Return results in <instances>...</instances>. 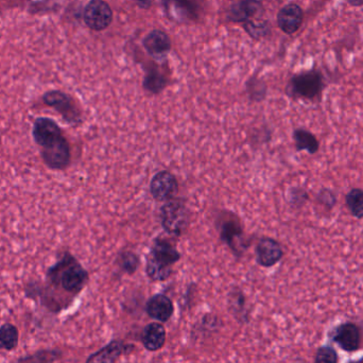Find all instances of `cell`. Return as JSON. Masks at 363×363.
I'll return each instance as SVG.
<instances>
[{
    "label": "cell",
    "instance_id": "cell-1",
    "mask_svg": "<svg viewBox=\"0 0 363 363\" xmlns=\"http://www.w3.org/2000/svg\"><path fill=\"white\" fill-rule=\"evenodd\" d=\"M35 144L41 148L44 164L51 170H65L72 162V149L60 125L48 117L35 119L32 127Z\"/></svg>",
    "mask_w": 363,
    "mask_h": 363
},
{
    "label": "cell",
    "instance_id": "cell-2",
    "mask_svg": "<svg viewBox=\"0 0 363 363\" xmlns=\"http://www.w3.org/2000/svg\"><path fill=\"white\" fill-rule=\"evenodd\" d=\"M46 280V284L51 289L68 304H72L61 292L68 294L70 299L74 300L86 287L90 274L74 255L64 252L58 262L47 270Z\"/></svg>",
    "mask_w": 363,
    "mask_h": 363
},
{
    "label": "cell",
    "instance_id": "cell-3",
    "mask_svg": "<svg viewBox=\"0 0 363 363\" xmlns=\"http://www.w3.org/2000/svg\"><path fill=\"white\" fill-rule=\"evenodd\" d=\"M180 258L182 254L176 250L174 243L162 237L154 239L147 256V276L152 282H165L172 276V267L180 262Z\"/></svg>",
    "mask_w": 363,
    "mask_h": 363
},
{
    "label": "cell",
    "instance_id": "cell-4",
    "mask_svg": "<svg viewBox=\"0 0 363 363\" xmlns=\"http://www.w3.org/2000/svg\"><path fill=\"white\" fill-rule=\"evenodd\" d=\"M160 223L166 233L172 236H182L189 225V209L182 199L165 202L160 211Z\"/></svg>",
    "mask_w": 363,
    "mask_h": 363
},
{
    "label": "cell",
    "instance_id": "cell-5",
    "mask_svg": "<svg viewBox=\"0 0 363 363\" xmlns=\"http://www.w3.org/2000/svg\"><path fill=\"white\" fill-rule=\"evenodd\" d=\"M325 87L324 76L319 70H311L292 76L287 86V94L292 98L315 100Z\"/></svg>",
    "mask_w": 363,
    "mask_h": 363
},
{
    "label": "cell",
    "instance_id": "cell-6",
    "mask_svg": "<svg viewBox=\"0 0 363 363\" xmlns=\"http://www.w3.org/2000/svg\"><path fill=\"white\" fill-rule=\"evenodd\" d=\"M218 229H219L220 238L231 249L235 256L240 258L248 245L243 243L242 223L240 219L234 214L229 211H223L218 220Z\"/></svg>",
    "mask_w": 363,
    "mask_h": 363
},
{
    "label": "cell",
    "instance_id": "cell-7",
    "mask_svg": "<svg viewBox=\"0 0 363 363\" xmlns=\"http://www.w3.org/2000/svg\"><path fill=\"white\" fill-rule=\"evenodd\" d=\"M43 102L47 107L54 109L60 114L66 123L72 125H81L83 114L74 98L62 90H49L43 95Z\"/></svg>",
    "mask_w": 363,
    "mask_h": 363
},
{
    "label": "cell",
    "instance_id": "cell-8",
    "mask_svg": "<svg viewBox=\"0 0 363 363\" xmlns=\"http://www.w3.org/2000/svg\"><path fill=\"white\" fill-rule=\"evenodd\" d=\"M329 335L333 342L346 353L357 352L362 345V329L354 322L339 324Z\"/></svg>",
    "mask_w": 363,
    "mask_h": 363
},
{
    "label": "cell",
    "instance_id": "cell-9",
    "mask_svg": "<svg viewBox=\"0 0 363 363\" xmlns=\"http://www.w3.org/2000/svg\"><path fill=\"white\" fill-rule=\"evenodd\" d=\"M178 180L170 172L163 170L154 174L150 182V194L158 202H167L174 199L178 192Z\"/></svg>",
    "mask_w": 363,
    "mask_h": 363
},
{
    "label": "cell",
    "instance_id": "cell-10",
    "mask_svg": "<svg viewBox=\"0 0 363 363\" xmlns=\"http://www.w3.org/2000/svg\"><path fill=\"white\" fill-rule=\"evenodd\" d=\"M113 21V11L103 0H92L84 10V21L94 31L105 30Z\"/></svg>",
    "mask_w": 363,
    "mask_h": 363
},
{
    "label": "cell",
    "instance_id": "cell-11",
    "mask_svg": "<svg viewBox=\"0 0 363 363\" xmlns=\"http://www.w3.org/2000/svg\"><path fill=\"white\" fill-rule=\"evenodd\" d=\"M257 264L264 268H272L284 257V250L280 243L271 237H262L255 249Z\"/></svg>",
    "mask_w": 363,
    "mask_h": 363
},
{
    "label": "cell",
    "instance_id": "cell-12",
    "mask_svg": "<svg viewBox=\"0 0 363 363\" xmlns=\"http://www.w3.org/2000/svg\"><path fill=\"white\" fill-rule=\"evenodd\" d=\"M134 345L125 344L121 340H112L105 346L88 356L85 363H116L123 355L133 352Z\"/></svg>",
    "mask_w": 363,
    "mask_h": 363
},
{
    "label": "cell",
    "instance_id": "cell-13",
    "mask_svg": "<svg viewBox=\"0 0 363 363\" xmlns=\"http://www.w3.org/2000/svg\"><path fill=\"white\" fill-rule=\"evenodd\" d=\"M303 21V9L296 3H288L278 12V25L286 34L292 35L298 32L301 29Z\"/></svg>",
    "mask_w": 363,
    "mask_h": 363
},
{
    "label": "cell",
    "instance_id": "cell-14",
    "mask_svg": "<svg viewBox=\"0 0 363 363\" xmlns=\"http://www.w3.org/2000/svg\"><path fill=\"white\" fill-rule=\"evenodd\" d=\"M146 313L151 319L165 323L169 321L174 315V302L166 294H154L147 302Z\"/></svg>",
    "mask_w": 363,
    "mask_h": 363
},
{
    "label": "cell",
    "instance_id": "cell-15",
    "mask_svg": "<svg viewBox=\"0 0 363 363\" xmlns=\"http://www.w3.org/2000/svg\"><path fill=\"white\" fill-rule=\"evenodd\" d=\"M167 333L160 322H152L143 329L141 340L148 352H158L166 343Z\"/></svg>",
    "mask_w": 363,
    "mask_h": 363
},
{
    "label": "cell",
    "instance_id": "cell-16",
    "mask_svg": "<svg viewBox=\"0 0 363 363\" xmlns=\"http://www.w3.org/2000/svg\"><path fill=\"white\" fill-rule=\"evenodd\" d=\"M227 307L231 315L238 321V323H249L250 313L247 308V299L241 288L236 286L231 288L227 295Z\"/></svg>",
    "mask_w": 363,
    "mask_h": 363
},
{
    "label": "cell",
    "instance_id": "cell-17",
    "mask_svg": "<svg viewBox=\"0 0 363 363\" xmlns=\"http://www.w3.org/2000/svg\"><path fill=\"white\" fill-rule=\"evenodd\" d=\"M144 47L155 58L166 56L172 49V40L166 32L153 30L145 37Z\"/></svg>",
    "mask_w": 363,
    "mask_h": 363
},
{
    "label": "cell",
    "instance_id": "cell-18",
    "mask_svg": "<svg viewBox=\"0 0 363 363\" xmlns=\"http://www.w3.org/2000/svg\"><path fill=\"white\" fill-rule=\"evenodd\" d=\"M292 137H293L296 151H306L309 154H315L319 151V141L315 135L308 129H303V127L295 129Z\"/></svg>",
    "mask_w": 363,
    "mask_h": 363
},
{
    "label": "cell",
    "instance_id": "cell-19",
    "mask_svg": "<svg viewBox=\"0 0 363 363\" xmlns=\"http://www.w3.org/2000/svg\"><path fill=\"white\" fill-rule=\"evenodd\" d=\"M19 331L14 324L6 322L0 326V351L13 352L19 346Z\"/></svg>",
    "mask_w": 363,
    "mask_h": 363
},
{
    "label": "cell",
    "instance_id": "cell-20",
    "mask_svg": "<svg viewBox=\"0 0 363 363\" xmlns=\"http://www.w3.org/2000/svg\"><path fill=\"white\" fill-rule=\"evenodd\" d=\"M60 349H43L17 359L14 363H54L62 358Z\"/></svg>",
    "mask_w": 363,
    "mask_h": 363
},
{
    "label": "cell",
    "instance_id": "cell-21",
    "mask_svg": "<svg viewBox=\"0 0 363 363\" xmlns=\"http://www.w3.org/2000/svg\"><path fill=\"white\" fill-rule=\"evenodd\" d=\"M116 262L123 273L127 274V276H133V274L136 273L137 269L141 265V259L136 253L127 250L119 253Z\"/></svg>",
    "mask_w": 363,
    "mask_h": 363
},
{
    "label": "cell",
    "instance_id": "cell-22",
    "mask_svg": "<svg viewBox=\"0 0 363 363\" xmlns=\"http://www.w3.org/2000/svg\"><path fill=\"white\" fill-rule=\"evenodd\" d=\"M347 209L356 219H363V189L353 188L345 197Z\"/></svg>",
    "mask_w": 363,
    "mask_h": 363
},
{
    "label": "cell",
    "instance_id": "cell-23",
    "mask_svg": "<svg viewBox=\"0 0 363 363\" xmlns=\"http://www.w3.org/2000/svg\"><path fill=\"white\" fill-rule=\"evenodd\" d=\"M167 86V80L164 74L158 70L149 72L145 76L144 87L151 94H160Z\"/></svg>",
    "mask_w": 363,
    "mask_h": 363
},
{
    "label": "cell",
    "instance_id": "cell-24",
    "mask_svg": "<svg viewBox=\"0 0 363 363\" xmlns=\"http://www.w3.org/2000/svg\"><path fill=\"white\" fill-rule=\"evenodd\" d=\"M260 8V0H245L239 3L238 9L234 12V21H245L251 15L255 14Z\"/></svg>",
    "mask_w": 363,
    "mask_h": 363
},
{
    "label": "cell",
    "instance_id": "cell-25",
    "mask_svg": "<svg viewBox=\"0 0 363 363\" xmlns=\"http://www.w3.org/2000/svg\"><path fill=\"white\" fill-rule=\"evenodd\" d=\"M338 353L331 345H323L318 349L313 363H338Z\"/></svg>",
    "mask_w": 363,
    "mask_h": 363
},
{
    "label": "cell",
    "instance_id": "cell-26",
    "mask_svg": "<svg viewBox=\"0 0 363 363\" xmlns=\"http://www.w3.org/2000/svg\"><path fill=\"white\" fill-rule=\"evenodd\" d=\"M308 201V194L301 187L290 188L288 192V202L294 209H301Z\"/></svg>",
    "mask_w": 363,
    "mask_h": 363
},
{
    "label": "cell",
    "instance_id": "cell-27",
    "mask_svg": "<svg viewBox=\"0 0 363 363\" xmlns=\"http://www.w3.org/2000/svg\"><path fill=\"white\" fill-rule=\"evenodd\" d=\"M318 201L325 206L326 209H333V206L337 204V196L335 192L331 189H324L320 190L319 194H318Z\"/></svg>",
    "mask_w": 363,
    "mask_h": 363
},
{
    "label": "cell",
    "instance_id": "cell-28",
    "mask_svg": "<svg viewBox=\"0 0 363 363\" xmlns=\"http://www.w3.org/2000/svg\"><path fill=\"white\" fill-rule=\"evenodd\" d=\"M248 92L251 100H253V101L255 102L262 101V100H264L265 97H266L267 90L265 84H262V86H260V84H258V86H257L253 85V84L251 83L250 85H249Z\"/></svg>",
    "mask_w": 363,
    "mask_h": 363
},
{
    "label": "cell",
    "instance_id": "cell-29",
    "mask_svg": "<svg viewBox=\"0 0 363 363\" xmlns=\"http://www.w3.org/2000/svg\"><path fill=\"white\" fill-rule=\"evenodd\" d=\"M346 1L352 7L359 8L363 6V0H346Z\"/></svg>",
    "mask_w": 363,
    "mask_h": 363
},
{
    "label": "cell",
    "instance_id": "cell-30",
    "mask_svg": "<svg viewBox=\"0 0 363 363\" xmlns=\"http://www.w3.org/2000/svg\"><path fill=\"white\" fill-rule=\"evenodd\" d=\"M139 6L144 8H148L150 6L151 0H135Z\"/></svg>",
    "mask_w": 363,
    "mask_h": 363
},
{
    "label": "cell",
    "instance_id": "cell-31",
    "mask_svg": "<svg viewBox=\"0 0 363 363\" xmlns=\"http://www.w3.org/2000/svg\"><path fill=\"white\" fill-rule=\"evenodd\" d=\"M349 363H363V357L362 358L358 359V360L349 361Z\"/></svg>",
    "mask_w": 363,
    "mask_h": 363
},
{
    "label": "cell",
    "instance_id": "cell-32",
    "mask_svg": "<svg viewBox=\"0 0 363 363\" xmlns=\"http://www.w3.org/2000/svg\"><path fill=\"white\" fill-rule=\"evenodd\" d=\"M0 144H1V135H0Z\"/></svg>",
    "mask_w": 363,
    "mask_h": 363
}]
</instances>
